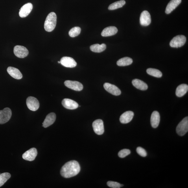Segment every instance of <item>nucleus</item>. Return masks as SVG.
<instances>
[{
  "label": "nucleus",
  "instance_id": "1",
  "mask_svg": "<svg viewBox=\"0 0 188 188\" xmlns=\"http://www.w3.org/2000/svg\"><path fill=\"white\" fill-rule=\"evenodd\" d=\"M80 170L79 164L77 161H71L63 166L61 170L60 174L63 177L69 178L77 175Z\"/></svg>",
  "mask_w": 188,
  "mask_h": 188
},
{
  "label": "nucleus",
  "instance_id": "2",
  "mask_svg": "<svg viewBox=\"0 0 188 188\" xmlns=\"http://www.w3.org/2000/svg\"><path fill=\"white\" fill-rule=\"evenodd\" d=\"M57 17L55 13L52 12L48 14L45 22L44 28L46 31L51 32L55 29Z\"/></svg>",
  "mask_w": 188,
  "mask_h": 188
},
{
  "label": "nucleus",
  "instance_id": "3",
  "mask_svg": "<svg viewBox=\"0 0 188 188\" xmlns=\"http://www.w3.org/2000/svg\"><path fill=\"white\" fill-rule=\"evenodd\" d=\"M177 133L180 136L184 135L188 131V117L183 119L178 124L176 128Z\"/></svg>",
  "mask_w": 188,
  "mask_h": 188
},
{
  "label": "nucleus",
  "instance_id": "4",
  "mask_svg": "<svg viewBox=\"0 0 188 188\" xmlns=\"http://www.w3.org/2000/svg\"><path fill=\"white\" fill-rule=\"evenodd\" d=\"M186 41V38L185 36L183 35L177 36L170 41V45L172 47H180L185 44Z\"/></svg>",
  "mask_w": 188,
  "mask_h": 188
},
{
  "label": "nucleus",
  "instance_id": "5",
  "mask_svg": "<svg viewBox=\"0 0 188 188\" xmlns=\"http://www.w3.org/2000/svg\"><path fill=\"white\" fill-rule=\"evenodd\" d=\"M12 116V111L9 108H5L0 111V124H4L7 122Z\"/></svg>",
  "mask_w": 188,
  "mask_h": 188
},
{
  "label": "nucleus",
  "instance_id": "6",
  "mask_svg": "<svg viewBox=\"0 0 188 188\" xmlns=\"http://www.w3.org/2000/svg\"><path fill=\"white\" fill-rule=\"evenodd\" d=\"M14 53L17 57L23 58L28 56L29 51L25 47L22 46L17 45L14 47Z\"/></svg>",
  "mask_w": 188,
  "mask_h": 188
},
{
  "label": "nucleus",
  "instance_id": "7",
  "mask_svg": "<svg viewBox=\"0 0 188 188\" xmlns=\"http://www.w3.org/2000/svg\"><path fill=\"white\" fill-rule=\"evenodd\" d=\"M26 104L30 110L35 111L39 107V103L36 98L33 97H28L26 100Z\"/></svg>",
  "mask_w": 188,
  "mask_h": 188
},
{
  "label": "nucleus",
  "instance_id": "8",
  "mask_svg": "<svg viewBox=\"0 0 188 188\" xmlns=\"http://www.w3.org/2000/svg\"><path fill=\"white\" fill-rule=\"evenodd\" d=\"M64 84L68 88L76 91H82L83 88L82 83L76 81L67 80L65 82Z\"/></svg>",
  "mask_w": 188,
  "mask_h": 188
},
{
  "label": "nucleus",
  "instance_id": "9",
  "mask_svg": "<svg viewBox=\"0 0 188 188\" xmlns=\"http://www.w3.org/2000/svg\"><path fill=\"white\" fill-rule=\"evenodd\" d=\"M94 132L98 135H102L104 132L103 122L102 120L98 119L94 121L92 124Z\"/></svg>",
  "mask_w": 188,
  "mask_h": 188
},
{
  "label": "nucleus",
  "instance_id": "10",
  "mask_svg": "<svg viewBox=\"0 0 188 188\" xmlns=\"http://www.w3.org/2000/svg\"><path fill=\"white\" fill-rule=\"evenodd\" d=\"M38 155V151L36 148H32L24 153L23 158L26 160L34 161Z\"/></svg>",
  "mask_w": 188,
  "mask_h": 188
},
{
  "label": "nucleus",
  "instance_id": "11",
  "mask_svg": "<svg viewBox=\"0 0 188 188\" xmlns=\"http://www.w3.org/2000/svg\"><path fill=\"white\" fill-rule=\"evenodd\" d=\"M104 87L106 90L113 95L117 96L121 95V90L114 85L106 83L104 84Z\"/></svg>",
  "mask_w": 188,
  "mask_h": 188
},
{
  "label": "nucleus",
  "instance_id": "12",
  "mask_svg": "<svg viewBox=\"0 0 188 188\" xmlns=\"http://www.w3.org/2000/svg\"><path fill=\"white\" fill-rule=\"evenodd\" d=\"M151 22L150 15L147 11H144L141 13L140 18V23L141 25L144 26L149 25Z\"/></svg>",
  "mask_w": 188,
  "mask_h": 188
},
{
  "label": "nucleus",
  "instance_id": "13",
  "mask_svg": "<svg viewBox=\"0 0 188 188\" xmlns=\"http://www.w3.org/2000/svg\"><path fill=\"white\" fill-rule=\"evenodd\" d=\"M32 8L33 5L32 3H29L25 4L19 10L20 17L22 18L27 17L31 12Z\"/></svg>",
  "mask_w": 188,
  "mask_h": 188
},
{
  "label": "nucleus",
  "instance_id": "14",
  "mask_svg": "<svg viewBox=\"0 0 188 188\" xmlns=\"http://www.w3.org/2000/svg\"><path fill=\"white\" fill-rule=\"evenodd\" d=\"M60 63L63 66L68 68L75 67L77 65V63L73 58L69 57H63L60 61Z\"/></svg>",
  "mask_w": 188,
  "mask_h": 188
},
{
  "label": "nucleus",
  "instance_id": "15",
  "mask_svg": "<svg viewBox=\"0 0 188 188\" xmlns=\"http://www.w3.org/2000/svg\"><path fill=\"white\" fill-rule=\"evenodd\" d=\"M62 104L65 108L69 110H75L78 107V104L77 102L73 100L67 98L63 100Z\"/></svg>",
  "mask_w": 188,
  "mask_h": 188
},
{
  "label": "nucleus",
  "instance_id": "16",
  "mask_svg": "<svg viewBox=\"0 0 188 188\" xmlns=\"http://www.w3.org/2000/svg\"><path fill=\"white\" fill-rule=\"evenodd\" d=\"M134 113L132 111H126L120 117V120L122 123L126 124L132 121L134 117Z\"/></svg>",
  "mask_w": 188,
  "mask_h": 188
},
{
  "label": "nucleus",
  "instance_id": "17",
  "mask_svg": "<svg viewBox=\"0 0 188 188\" xmlns=\"http://www.w3.org/2000/svg\"><path fill=\"white\" fill-rule=\"evenodd\" d=\"M7 71L12 77L17 80H20L23 78V75L18 69L12 67H8Z\"/></svg>",
  "mask_w": 188,
  "mask_h": 188
},
{
  "label": "nucleus",
  "instance_id": "18",
  "mask_svg": "<svg viewBox=\"0 0 188 188\" xmlns=\"http://www.w3.org/2000/svg\"><path fill=\"white\" fill-rule=\"evenodd\" d=\"M56 118V115L54 113H51L48 114L46 117L43 123V126L47 128L52 125L55 121Z\"/></svg>",
  "mask_w": 188,
  "mask_h": 188
},
{
  "label": "nucleus",
  "instance_id": "19",
  "mask_svg": "<svg viewBox=\"0 0 188 188\" xmlns=\"http://www.w3.org/2000/svg\"><path fill=\"white\" fill-rule=\"evenodd\" d=\"M160 122V115L156 111H154L150 118V123L153 128H156L158 126Z\"/></svg>",
  "mask_w": 188,
  "mask_h": 188
},
{
  "label": "nucleus",
  "instance_id": "20",
  "mask_svg": "<svg viewBox=\"0 0 188 188\" xmlns=\"http://www.w3.org/2000/svg\"><path fill=\"white\" fill-rule=\"evenodd\" d=\"M181 0H171L168 3L166 7L165 12L167 14H169L180 5Z\"/></svg>",
  "mask_w": 188,
  "mask_h": 188
},
{
  "label": "nucleus",
  "instance_id": "21",
  "mask_svg": "<svg viewBox=\"0 0 188 188\" xmlns=\"http://www.w3.org/2000/svg\"><path fill=\"white\" fill-rule=\"evenodd\" d=\"M118 32L117 27L114 26H110L105 28L102 32L103 37H108L114 35Z\"/></svg>",
  "mask_w": 188,
  "mask_h": 188
},
{
  "label": "nucleus",
  "instance_id": "22",
  "mask_svg": "<svg viewBox=\"0 0 188 188\" xmlns=\"http://www.w3.org/2000/svg\"><path fill=\"white\" fill-rule=\"evenodd\" d=\"M132 84L137 89L141 90H146L148 89L147 85L145 83L137 79L133 80L132 81Z\"/></svg>",
  "mask_w": 188,
  "mask_h": 188
},
{
  "label": "nucleus",
  "instance_id": "23",
  "mask_svg": "<svg viewBox=\"0 0 188 188\" xmlns=\"http://www.w3.org/2000/svg\"><path fill=\"white\" fill-rule=\"evenodd\" d=\"M188 90V86L186 84H181L177 87L176 94L178 97H183L187 93Z\"/></svg>",
  "mask_w": 188,
  "mask_h": 188
},
{
  "label": "nucleus",
  "instance_id": "24",
  "mask_svg": "<svg viewBox=\"0 0 188 188\" xmlns=\"http://www.w3.org/2000/svg\"><path fill=\"white\" fill-rule=\"evenodd\" d=\"M106 48V45L105 44L101 45L95 44L91 46L90 49L91 51L96 53H100L105 51Z\"/></svg>",
  "mask_w": 188,
  "mask_h": 188
},
{
  "label": "nucleus",
  "instance_id": "25",
  "mask_svg": "<svg viewBox=\"0 0 188 188\" xmlns=\"http://www.w3.org/2000/svg\"><path fill=\"white\" fill-rule=\"evenodd\" d=\"M133 62L132 58L126 57L120 59L117 62V64L119 66H126L130 65Z\"/></svg>",
  "mask_w": 188,
  "mask_h": 188
},
{
  "label": "nucleus",
  "instance_id": "26",
  "mask_svg": "<svg viewBox=\"0 0 188 188\" xmlns=\"http://www.w3.org/2000/svg\"><path fill=\"white\" fill-rule=\"evenodd\" d=\"M126 2L124 0H121L111 4L109 6L108 9L110 10H113L122 8L125 5Z\"/></svg>",
  "mask_w": 188,
  "mask_h": 188
},
{
  "label": "nucleus",
  "instance_id": "27",
  "mask_svg": "<svg viewBox=\"0 0 188 188\" xmlns=\"http://www.w3.org/2000/svg\"><path fill=\"white\" fill-rule=\"evenodd\" d=\"M147 73L149 75L157 78H160L162 76V72L158 69L150 68L147 69Z\"/></svg>",
  "mask_w": 188,
  "mask_h": 188
},
{
  "label": "nucleus",
  "instance_id": "28",
  "mask_svg": "<svg viewBox=\"0 0 188 188\" xmlns=\"http://www.w3.org/2000/svg\"><path fill=\"white\" fill-rule=\"evenodd\" d=\"M11 177V174L8 172H5L0 174V187L3 186Z\"/></svg>",
  "mask_w": 188,
  "mask_h": 188
},
{
  "label": "nucleus",
  "instance_id": "29",
  "mask_svg": "<svg viewBox=\"0 0 188 188\" xmlns=\"http://www.w3.org/2000/svg\"><path fill=\"white\" fill-rule=\"evenodd\" d=\"M81 32L80 28L79 27H76L71 28L69 32L70 36L71 38H74L80 34Z\"/></svg>",
  "mask_w": 188,
  "mask_h": 188
},
{
  "label": "nucleus",
  "instance_id": "30",
  "mask_svg": "<svg viewBox=\"0 0 188 188\" xmlns=\"http://www.w3.org/2000/svg\"><path fill=\"white\" fill-rule=\"evenodd\" d=\"M131 151L129 150L124 149L120 150L118 153V156L120 158H123L130 154Z\"/></svg>",
  "mask_w": 188,
  "mask_h": 188
},
{
  "label": "nucleus",
  "instance_id": "31",
  "mask_svg": "<svg viewBox=\"0 0 188 188\" xmlns=\"http://www.w3.org/2000/svg\"><path fill=\"white\" fill-rule=\"evenodd\" d=\"M107 185L109 187L112 188H120L121 187V184L119 183L113 181H108Z\"/></svg>",
  "mask_w": 188,
  "mask_h": 188
},
{
  "label": "nucleus",
  "instance_id": "32",
  "mask_svg": "<svg viewBox=\"0 0 188 188\" xmlns=\"http://www.w3.org/2000/svg\"><path fill=\"white\" fill-rule=\"evenodd\" d=\"M136 151L141 156L145 157L147 156V152L145 149L141 147H138L136 149Z\"/></svg>",
  "mask_w": 188,
  "mask_h": 188
},
{
  "label": "nucleus",
  "instance_id": "33",
  "mask_svg": "<svg viewBox=\"0 0 188 188\" xmlns=\"http://www.w3.org/2000/svg\"><path fill=\"white\" fill-rule=\"evenodd\" d=\"M58 63H60V62H58Z\"/></svg>",
  "mask_w": 188,
  "mask_h": 188
}]
</instances>
